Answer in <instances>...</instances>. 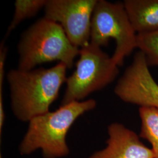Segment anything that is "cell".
Here are the masks:
<instances>
[{"label":"cell","mask_w":158,"mask_h":158,"mask_svg":"<svg viewBox=\"0 0 158 158\" xmlns=\"http://www.w3.org/2000/svg\"><path fill=\"white\" fill-rule=\"evenodd\" d=\"M68 68L59 63L49 69L23 70L17 68L7 74L12 111L18 119L29 122L49 111L63 84L66 82Z\"/></svg>","instance_id":"1"},{"label":"cell","mask_w":158,"mask_h":158,"mask_svg":"<svg viewBox=\"0 0 158 158\" xmlns=\"http://www.w3.org/2000/svg\"><path fill=\"white\" fill-rule=\"evenodd\" d=\"M96 106L94 99L72 102L32 119L20 143L19 152L27 155L41 149L44 158L66 156L70 152L66 140L70 128L79 117Z\"/></svg>","instance_id":"2"},{"label":"cell","mask_w":158,"mask_h":158,"mask_svg":"<svg viewBox=\"0 0 158 158\" xmlns=\"http://www.w3.org/2000/svg\"><path fill=\"white\" fill-rule=\"evenodd\" d=\"M18 69L31 70L45 63L58 61L72 69L80 48L69 40L61 25L44 17L25 30L17 46Z\"/></svg>","instance_id":"3"},{"label":"cell","mask_w":158,"mask_h":158,"mask_svg":"<svg viewBox=\"0 0 158 158\" xmlns=\"http://www.w3.org/2000/svg\"><path fill=\"white\" fill-rule=\"evenodd\" d=\"M112 57L100 47L90 44L80 48L76 69L66 80L61 105L81 102L90 94L111 83L119 73Z\"/></svg>","instance_id":"4"},{"label":"cell","mask_w":158,"mask_h":158,"mask_svg":"<svg viewBox=\"0 0 158 158\" xmlns=\"http://www.w3.org/2000/svg\"><path fill=\"white\" fill-rule=\"evenodd\" d=\"M136 36L123 2L97 1L91 19V44L102 48L108 46L110 39L114 40L111 57L119 67L136 48Z\"/></svg>","instance_id":"5"},{"label":"cell","mask_w":158,"mask_h":158,"mask_svg":"<svg viewBox=\"0 0 158 158\" xmlns=\"http://www.w3.org/2000/svg\"><path fill=\"white\" fill-rule=\"evenodd\" d=\"M98 0H48L44 18L61 25L73 45L90 42L91 23Z\"/></svg>","instance_id":"6"},{"label":"cell","mask_w":158,"mask_h":158,"mask_svg":"<svg viewBox=\"0 0 158 158\" xmlns=\"http://www.w3.org/2000/svg\"><path fill=\"white\" fill-rule=\"evenodd\" d=\"M114 91L125 102L158 108V85L141 51L136 53L132 64L119 79Z\"/></svg>","instance_id":"7"},{"label":"cell","mask_w":158,"mask_h":158,"mask_svg":"<svg viewBox=\"0 0 158 158\" xmlns=\"http://www.w3.org/2000/svg\"><path fill=\"white\" fill-rule=\"evenodd\" d=\"M107 147L89 158H155L151 149L145 146L133 131L117 123L108 127Z\"/></svg>","instance_id":"8"},{"label":"cell","mask_w":158,"mask_h":158,"mask_svg":"<svg viewBox=\"0 0 158 158\" xmlns=\"http://www.w3.org/2000/svg\"><path fill=\"white\" fill-rule=\"evenodd\" d=\"M123 4L136 33L158 31V0H125Z\"/></svg>","instance_id":"9"},{"label":"cell","mask_w":158,"mask_h":158,"mask_svg":"<svg viewBox=\"0 0 158 158\" xmlns=\"http://www.w3.org/2000/svg\"><path fill=\"white\" fill-rule=\"evenodd\" d=\"M139 114L141 120L140 137L151 144L155 158H158V108L139 107Z\"/></svg>","instance_id":"10"},{"label":"cell","mask_w":158,"mask_h":158,"mask_svg":"<svg viewBox=\"0 0 158 158\" xmlns=\"http://www.w3.org/2000/svg\"><path fill=\"white\" fill-rule=\"evenodd\" d=\"M48 0H17L15 2V11L11 22L7 29L6 39L17 26L26 19L34 17L45 7ZM4 39V40H5Z\"/></svg>","instance_id":"11"},{"label":"cell","mask_w":158,"mask_h":158,"mask_svg":"<svg viewBox=\"0 0 158 158\" xmlns=\"http://www.w3.org/2000/svg\"><path fill=\"white\" fill-rule=\"evenodd\" d=\"M136 48L144 55L148 66H158V31L137 34Z\"/></svg>","instance_id":"12"},{"label":"cell","mask_w":158,"mask_h":158,"mask_svg":"<svg viewBox=\"0 0 158 158\" xmlns=\"http://www.w3.org/2000/svg\"><path fill=\"white\" fill-rule=\"evenodd\" d=\"M8 48L4 45V41L2 42L0 47V90H3L4 79V65L7 55Z\"/></svg>","instance_id":"13"},{"label":"cell","mask_w":158,"mask_h":158,"mask_svg":"<svg viewBox=\"0 0 158 158\" xmlns=\"http://www.w3.org/2000/svg\"><path fill=\"white\" fill-rule=\"evenodd\" d=\"M5 121V114L4 109V100H3V90H0V131L3 128Z\"/></svg>","instance_id":"14"}]
</instances>
